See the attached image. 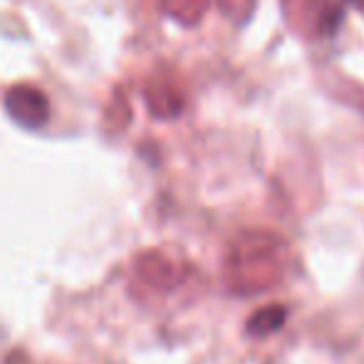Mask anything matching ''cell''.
Returning a JSON list of instances; mask_svg holds the SVG:
<instances>
[{"label": "cell", "instance_id": "obj_1", "mask_svg": "<svg viewBox=\"0 0 364 364\" xmlns=\"http://www.w3.org/2000/svg\"><path fill=\"white\" fill-rule=\"evenodd\" d=\"M5 109L10 119L18 122L25 129L48 124L50 119V100L40 87L35 85H15L5 92Z\"/></svg>", "mask_w": 364, "mask_h": 364}, {"label": "cell", "instance_id": "obj_2", "mask_svg": "<svg viewBox=\"0 0 364 364\" xmlns=\"http://www.w3.org/2000/svg\"><path fill=\"white\" fill-rule=\"evenodd\" d=\"M208 8V0H164V10L183 25H193Z\"/></svg>", "mask_w": 364, "mask_h": 364}, {"label": "cell", "instance_id": "obj_3", "mask_svg": "<svg viewBox=\"0 0 364 364\" xmlns=\"http://www.w3.org/2000/svg\"><path fill=\"white\" fill-rule=\"evenodd\" d=\"M146 100H149L151 114H156V117H173L181 109V100H178L168 87H154V90H149Z\"/></svg>", "mask_w": 364, "mask_h": 364}, {"label": "cell", "instance_id": "obj_4", "mask_svg": "<svg viewBox=\"0 0 364 364\" xmlns=\"http://www.w3.org/2000/svg\"><path fill=\"white\" fill-rule=\"evenodd\" d=\"M285 322V307H265V310L255 312L253 317L248 320V332L250 335H270L275 332L280 325Z\"/></svg>", "mask_w": 364, "mask_h": 364}, {"label": "cell", "instance_id": "obj_5", "mask_svg": "<svg viewBox=\"0 0 364 364\" xmlns=\"http://www.w3.org/2000/svg\"><path fill=\"white\" fill-rule=\"evenodd\" d=\"M352 3H355V5H357V8H360V10H362V13H364V0H352Z\"/></svg>", "mask_w": 364, "mask_h": 364}]
</instances>
